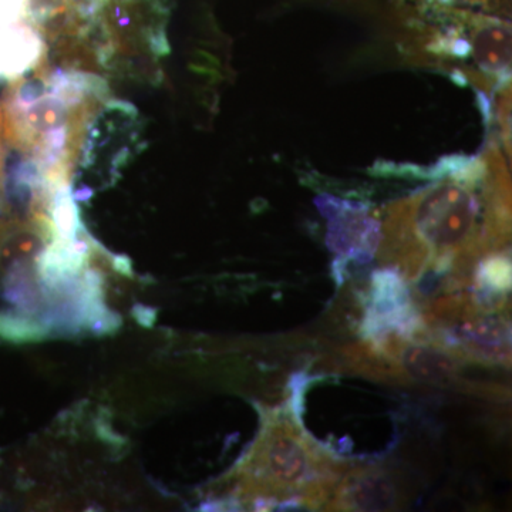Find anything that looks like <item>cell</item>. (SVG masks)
<instances>
[{"instance_id":"3","label":"cell","mask_w":512,"mask_h":512,"mask_svg":"<svg viewBox=\"0 0 512 512\" xmlns=\"http://www.w3.org/2000/svg\"><path fill=\"white\" fill-rule=\"evenodd\" d=\"M272 480L288 497H319L328 487L330 471L315 447L303 439L301 431L289 426L274 437L268 450Z\"/></svg>"},{"instance_id":"8","label":"cell","mask_w":512,"mask_h":512,"mask_svg":"<svg viewBox=\"0 0 512 512\" xmlns=\"http://www.w3.org/2000/svg\"><path fill=\"white\" fill-rule=\"evenodd\" d=\"M463 338L478 352L493 357L507 355L508 328L498 320H484L463 330Z\"/></svg>"},{"instance_id":"4","label":"cell","mask_w":512,"mask_h":512,"mask_svg":"<svg viewBox=\"0 0 512 512\" xmlns=\"http://www.w3.org/2000/svg\"><path fill=\"white\" fill-rule=\"evenodd\" d=\"M315 204L329 220L328 247L343 258L369 262L382 242V224L367 215L365 205L328 194L316 198Z\"/></svg>"},{"instance_id":"5","label":"cell","mask_w":512,"mask_h":512,"mask_svg":"<svg viewBox=\"0 0 512 512\" xmlns=\"http://www.w3.org/2000/svg\"><path fill=\"white\" fill-rule=\"evenodd\" d=\"M43 37L35 26L16 23L0 28V79L6 82L35 69L45 55Z\"/></svg>"},{"instance_id":"6","label":"cell","mask_w":512,"mask_h":512,"mask_svg":"<svg viewBox=\"0 0 512 512\" xmlns=\"http://www.w3.org/2000/svg\"><path fill=\"white\" fill-rule=\"evenodd\" d=\"M340 497L349 510H392L397 503L396 488L382 473H362L350 478Z\"/></svg>"},{"instance_id":"11","label":"cell","mask_w":512,"mask_h":512,"mask_svg":"<svg viewBox=\"0 0 512 512\" xmlns=\"http://www.w3.org/2000/svg\"><path fill=\"white\" fill-rule=\"evenodd\" d=\"M3 138H5V134H3V116L2 109H0V167L3 165Z\"/></svg>"},{"instance_id":"2","label":"cell","mask_w":512,"mask_h":512,"mask_svg":"<svg viewBox=\"0 0 512 512\" xmlns=\"http://www.w3.org/2000/svg\"><path fill=\"white\" fill-rule=\"evenodd\" d=\"M433 15L430 22L412 26L406 53L487 96L511 86L510 23L463 10L434 9Z\"/></svg>"},{"instance_id":"9","label":"cell","mask_w":512,"mask_h":512,"mask_svg":"<svg viewBox=\"0 0 512 512\" xmlns=\"http://www.w3.org/2000/svg\"><path fill=\"white\" fill-rule=\"evenodd\" d=\"M481 274H483L485 282L495 288H505L507 282L510 284V264L504 256L488 258L481 268Z\"/></svg>"},{"instance_id":"10","label":"cell","mask_w":512,"mask_h":512,"mask_svg":"<svg viewBox=\"0 0 512 512\" xmlns=\"http://www.w3.org/2000/svg\"><path fill=\"white\" fill-rule=\"evenodd\" d=\"M30 0H0V28L29 18Z\"/></svg>"},{"instance_id":"1","label":"cell","mask_w":512,"mask_h":512,"mask_svg":"<svg viewBox=\"0 0 512 512\" xmlns=\"http://www.w3.org/2000/svg\"><path fill=\"white\" fill-rule=\"evenodd\" d=\"M430 185L387 215L383 255L412 272L448 268L500 247L510 234V173L497 141L481 156L451 154L423 168Z\"/></svg>"},{"instance_id":"7","label":"cell","mask_w":512,"mask_h":512,"mask_svg":"<svg viewBox=\"0 0 512 512\" xmlns=\"http://www.w3.org/2000/svg\"><path fill=\"white\" fill-rule=\"evenodd\" d=\"M400 359L407 373L424 382H447L456 375L453 357L439 350L410 346L403 350Z\"/></svg>"}]
</instances>
